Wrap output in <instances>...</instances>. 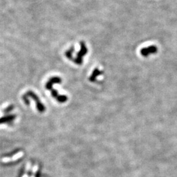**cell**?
Here are the masks:
<instances>
[{
	"label": "cell",
	"instance_id": "2",
	"mask_svg": "<svg viewBox=\"0 0 177 177\" xmlns=\"http://www.w3.org/2000/svg\"><path fill=\"white\" fill-rule=\"evenodd\" d=\"M158 51V48L154 45L150 46L146 48H143L141 50V54L144 56H148L150 54H154Z\"/></svg>",
	"mask_w": 177,
	"mask_h": 177
},
{
	"label": "cell",
	"instance_id": "1",
	"mask_svg": "<svg viewBox=\"0 0 177 177\" xmlns=\"http://www.w3.org/2000/svg\"><path fill=\"white\" fill-rule=\"evenodd\" d=\"M81 49L80 51L78 52V55H77V58L76 60V62L78 64L81 63V61H82V57L84 56V55H86L87 52V49L86 46V44H85L84 42H81Z\"/></svg>",
	"mask_w": 177,
	"mask_h": 177
}]
</instances>
